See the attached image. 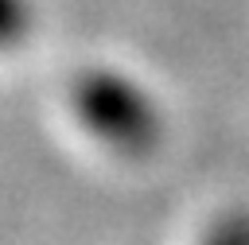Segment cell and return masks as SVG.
Returning a JSON list of instances; mask_svg holds the SVG:
<instances>
[{"instance_id": "1", "label": "cell", "mask_w": 249, "mask_h": 245, "mask_svg": "<svg viewBox=\"0 0 249 245\" xmlns=\"http://www.w3.org/2000/svg\"><path fill=\"white\" fill-rule=\"evenodd\" d=\"M206 245H249V218H230V222H222V226L206 237Z\"/></svg>"}]
</instances>
